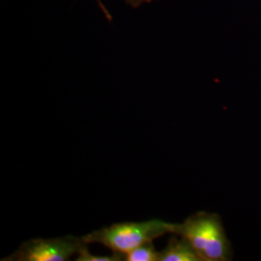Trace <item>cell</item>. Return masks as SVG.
<instances>
[{
	"label": "cell",
	"instance_id": "6da1fadb",
	"mask_svg": "<svg viewBox=\"0 0 261 261\" xmlns=\"http://www.w3.org/2000/svg\"><path fill=\"white\" fill-rule=\"evenodd\" d=\"M173 234L187 239L201 261L231 260V244L219 215L197 212L182 224H175Z\"/></svg>",
	"mask_w": 261,
	"mask_h": 261
},
{
	"label": "cell",
	"instance_id": "7a4b0ae2",
	"mask_svg": "<svg viewBox=\"0 0 261 261\" xmlns=\"http://www.w3.org/2000/svg\"><path fill=\"white\" fill-rule=\"evenodd\" d=\"M175 224L154 219L146 222L119 223L95 230L83 236L84 242L98 243L110 248L112 252L126 254L145 243L174 231Z\"/></svg>",
	"mask_w": 261,
	"mask_h": 261
},
{
	"label": "cell",
	"instance_id": "3957f363",
	"mask_svg": "<svg viewBox=\"0 0 261 261\" xmlns=\"http://www.w3.org/2000/svg\"><path fill=\"white\" fill-rule=\"evenodd\" d=\"M87 244L83 237L66 235L57 238H36L22 243L14 253L3 261H67L77 255Z\"/></svg>",
	"mask_w": 261,
	"mask_h": 261
},
{
	"label": "cell",
	"instance_id": "277c9868",
	"mask_svg": "<svg viewBox=\"0 0 261 261\" xmlns=\"http://www.w3.org/2000/svg\"><path fill=\"white\" fill-rule=\"evenodd\" d=\"M158 261H201L190 242L181 236H172L168 245L159 252Z\"/></svg>",
	"mask_w": 261,
	"mask_h": 261
},
{
	"label": "cell",
	"instance_id": "5b68a950",
	"mask_svg": "<svg viewBox=\"0 0 261 261\" xmlns=\"http://www.w3.org/2000/svg\"><path fill=\"white\" fill-rule=\"evenodd\" d=\"M124 261H158L159 252L152 242L145 243L127 252Z\"/></svg>",
	"mask_w": 261,
	"mask_h": 261
},
{
	"label": "cell",
	"instance_id": "8992f818",
	"mask_svg": "<svg viewBox=\"0 0 261 261\" xmlns=\"http://www.w3.org/2000/svg\"><path fill=\"white\" fill-rule=\"evenodd\" d=\"M76 261H124L125 255L119 252H114L112 255H96L92 254L87 249V245L84 247L76 255Z\"/></svg>",
	"mask_w": 261,
	"mask_h": 261
},
{
	"label": "cell",
	"instance_id": "52a82bcc",
	"mask_svg": "<svg viewBox=\"0 0 261 261\" xmlns=\"http://www.w3.org/2000/svg\"><path fill=\"white\" fill-rule=\"evenodd\" d=\"M125 1H126V3L130 5L133 8H138L142 3H144V2L149 3V2H152L154 0H125Z\"/></svg>",
	"mask_w": 261,
	"mask_h": 261
},
{
	"label": "cell",
	"instance_id": "ba28073f",
	"mask_svg": "<svg viewBox=\"0 0 261 261\" xmlns=\"http://www.w3.org/2000/svg\"><path fill=\"white\" fill-rule=\"evenodd\" d=\"M97 1V3L99 4V6H100V8L102 9V11H103V13H105V16H106V18L107 19H109L110 21H112V17L111 16V14L108 12V10L106 9V7L103 6V3L100 1V0H96Z\"/></svg>",
	"mask_w": 261,
	"mask_h": 261
}]
</instances>
